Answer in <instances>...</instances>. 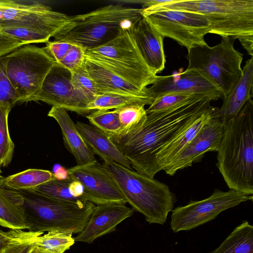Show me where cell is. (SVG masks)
Instances as JSON below:
<instances>
[{"label": "cell", "mask_w": 253, "mask_h": 253, "mask_svg": "<svg viewBox=\"0 0 253 253\" xmlns=\"http://www.w3.org/2000/svg\"><path fill=\"white\" fill-rule=\"evenodd\" d=\"M11 189L14 201L21 209L30 232L61 231L79 234L95 207L90 202L80 204L53 199L34 189Z\"/></svg>", "instance_id": "3"}, {"label": "cell", "mask_w": 253, "mask_h": 253, "mask_svg": "<svg viewBox=\"0 0 253 253\" xmlns=\"http://www.w3.org/2000/svg\"><path fill=\"white\" fill-rule=\"evenodd\" d=\"M0 175V225L10 229H27L23 212L14 202L11 190L2 183Z\"/></svg>", "instance_id": "24"}, {"label": "cell", "mask_w": 253, "mask_h": 253, "mask_svg": "<svg viewBox=\"0 0 253 253\" xmlns=\"http://www.w3.org/2000/svg\"><path fill=\"white\" fill-rule=\"evenodd\" d=\"M69 177L83 185L84 198L94 205L112 203L125 204V198L109 170L96 160L67 169Z\"/></svg>", "instance_id": "14"}, {"label": "cell", "mask_w": 253, "mask_h": 253, "mask_svg": "<svg viewBox=\"0 0 253 253\" xmlns=\"http://www.w3.org/2000/svg\"><path fill=\"white\" fill-rule=\"evenodd\" d=\"M211 96L196 95L172 107L147 115L131 132L109 137L136 172L154 178V161L160 149L192 119L211 106Z\"/></svg>", "instance_id": "1"}, {"label": "cell", "mask_w": 253, "mask_h": 253, "mask_svg": "<svg viewBox=\"0 0 253 253\" xmlns=\"http://www.w3.org/2000/svg\"><path fill=\"white\" fill-rule=\"evenodd\" d=\"M54 175L58 179H64L69 177L67 169L64 168H60L56 173H54Z\"/></svg>", "instance_id": "44"}, {"label": "cell", "mask_w": 253, "mask_h": 253, "mask_svg": "<svg viewBox=\"0 0 253 253\" xmlns=\"http://www.w3.org/2000/svg\"><path fill=\"white\" fill-rule=\"evenodd\" d=\"M141 11L118 3L70 16L71 24L54 40L75 44L85 51L97 47L116 38L122 29L132 25L141 16Z\"/></svg>", "instance_id": "5"}, {"label": "cell", "mask_w": 253, "mask_h": 253, "mask_svg": "<svg viewBox=\"0 0 253 253\" xmlns=\"http://www.w3.org/2000/svg\"><path fill=\"white\" fill-rule=\"evenodd\" d=\"M199 13L210 25V33L239 41L253 56V0H171L154 6Z\"/></svg>", "instance_id": "4"}, {"label": "cell", "mask_w": 253, "mask_h": 253, "mask_svg": "<svg viewBox=\"0 0 253 253\" xmlns=\"http://www.w3.org/2000/svg\"><path fill=\"white\" fill-rule=\"evenodd\" d=\"M31 101H41L82 115L90 112L87 107L90 102L73 86L71 72L56 62Z\"/></svg>", "instance_id": "13"}, {"label": "cell", "mask_w": 253, "mask_h": 253, "mask_svg": "<svg viewBox=\"0 0 253 253\" xmlns=\"http://www.w3.org/2000/svg\"><path fill=\"white\" fill-rule=\"evenodd\" d=\"M145 106L142 104H133L117 109L123 128L122 132L118 135L133 131L143 125L147 115Z\"/></svg>", "instance_id": "32"}, {"label": "cell", "mask_w": 253, "mask_h": 253, "mask_svg": "<svg viewBox=\"0 0 253 253\" xmlns=\"http://www.w3.org/2000/svg\"><path fill=\"white\" fill-rule=\"evenodd\" d=\"M234 41L222 38L213 46L207 44L192 47L186 57L187 69L204 75L223 92L224 97L232 91L242 72L243 55L234 48Z\"/></svg>", "instance_id": "8"}, {"label": "cell", "mask_w": 253, "mask_h": 253, "mask_svg": "<svg viewBox=\"0 0 253 253\" xmlns=\"http://www.w3.org/2000/svg\"><path fill=\"white\" fill-rule=\"evenodd\" d=\"M43 234L21 229H10L6 232L0 229V253L16 245L32 241Z\"/></svg>", "instance_id": "35"}, {"label": "cell", "mask_w": 253, "mask_h": 253, "mask_svg": "<svg viewBox=\"0 0 253 253\" xmlns=\"http://www.w3.org/2000/svg\"><path fill=\"white\" fill-rule=\"evenodd\" d=\"M72 234L68 232L50 231L36 237L32 244L50 253H64L75 243Z\"/></svg>", "instance_id": "28"}, {"label": "cell", "mask_w": 253, "mask_h": 253, "mask_svg": "<svg viewBox=\"0 0 253 253\" xmlns=\"http://www.w3.org/2000/svg\"><path fill=\"white\" fill-rule=\"evenodd\" d=\"M69 188L71 194L74 197L86 201L83 197L84 188L80 181L73 180L69 186Z\"/></svg>", "instance_id": "41"}, {"label": "cell", "mask_w": 253, "mask_h": 253, "mask_svg": "<svg viewBox=\"0 0 253 253\" xmlns=\"http://www.w3.org/2000/svg\"><path fill=\"white\" fill-rule=\"evenodd\" d=\"M12 247H10V248L7 249L5 250V251H3L2 252H1L0 253H10Z\"/></svg>", "instance_id": "47"}, {"label": "cell", "mask_w": 253, "mask_h": 253, "mask_svg": "<svg viewBox=\"0 0 253 253\" xmlns=\"http://www.w3.org/2000/svg\"><path fill=\"white\" fill-rule=\"evenodd\" d=\"M132 25L122 29L116 38L86 50L85 53L141 90H146L157 75L151 71L140 52L132 34Z\"/></svg>", "instance_id": "7"}, {"label": "cell", "mask_w": 253, "mask_h": 253, "mask_svg": "<svg viewBox=\"0 0 253 253\" xmlns=\"http://www.w3.org/2000/svg\"><path fill=\"white\" fill-rule=\"evenodd\" d=\"M85 63L98 94L119 93L153 99L148 88L146 90H141L86 53Z\"/></svg>", "instance_id": "20"}, {"label": "cell", "mask_w": 253, "mask_h": 253, "mask_svg": "<svg viewBox=\"0 0 253 253\" xmlns=\"http://www.w3.org/2000/svg\"><path fill=\"white\" fill-rule=\"evenodd\" d=\"M224 124L220 118H212L163 170L172 176L178 170L200 161L207 152H217L223 137Z\"/></svg>", "instance_id": "16"}, {"label": "cell", "mask_w": 253, "mask_h": 253, "mask_svg": "<svg viewBox=\"0 0 253 253\" xmlns=\"http://www.w3.org/2000/svg\"><path fill=\"white\" fill-rule=\"evenodd\" d=\"M47 115L54 119L60 126L65 144L75 157L77 165H84L96 161L94 153L81 136L67 110L52 106Z\"/></svg>", "instance_id": "22"}, {"label": "cell", "mask_w": 253, "mask_h": 253, "mask_svg": "<svg viewBox=\"0 0 253 253\" xmlns=\"http://www.w3.org/2000/svg\"><path fill=\"white\" fill-rule=\"evenodd\" d=\"M248 196L234 190L223 191L215 189L208 198L200 201H191L184 206L172 210L170 223L174 233L187 231L209 222L223 211L241 203L253 200Z\"/></svg>", "instance_id": "11"}, {"label": "cell", "mask_w": 253, "mask_h": 253, "mask_svg": "<svg viewBox=\"0 0 253 253\" xmlns=\"http://www.w3.org/2000/svg\"><path fill=\"white\" fill-rule=\"evenodd\" d=\"M215 108V107L210 106L192 119L160 149L155 158L154 171L155 175L173 161L203 126L214 117Z\"/></svg>", "instance_id": "19"}, {"label": "cell", "mask_w": 253, "mask_h": 253, "mask_svg": "<svg viewBox=\"0 0 253 253\" xmlns=\"http://www.w3.org/2000/svg\"><path fill=\"white\" fill-rule=\"evenodd\" d=\"M148 91L154 100L166 94L175 93L208 95L214 101L224 97L223 92L204 75L187 68L170 75L157 76Z\"/></svg>", "instance_id": "15"}, {"label": "cell", "mask_w": 253, "mask_h": 253, "mask_svg": "<svg viewBox=\"0 0 253 253\" xmlns=\"http://www.w3.org/2000/svg\"><path fill=\"white\" fill-rule=\"evenodd\" d=\"M134 210L125 204L112 203L95 206L83 230L75 241L91 243L96 239L115 230L116 226L131 216Z\"/></svg>", "instance_id": "17"}, {"label": "cell", "mask_w": 253, "mask_h": 253, "mask_svg": "<svg viewBox=\"0 0 253 253\" xmlns=\"http://www.w3.org/2000/svg\"><path fill=\"white\" fill-rule=\"evenodd\" d=\"M91 125L107 134L109 137L120 134L123 128L117 109L98 110L86 115Z\"/></svg>", "instance_id": "31"}, {"label": "cell", "mask_w": 253, "mask_h": 253, "mask_svg": "<svg viewBox=\"0 0 253 253\" xmlns=\"http://www.w3.org/2000/svg\"><path fill=\"white\" fill-rule=\"evenodd\" d=\"M132 34L140 52L147 66L155 75L165 68L164 38L142 16L134 23Z\"/></svg>", "instance_id": "18"}, {"label": "cell", "mask_w": 253, "mask_h": 253, "mask_svg": "<svg viewBox=\"0 0 253 253\" xmlns=\"http://www.w3.org/2000/svg\"><path fill=\"white\" fill-rule=\"evenodd\" d=\"M75 124L87 146L104 163L114 162L132 169L128 161L107 134L92 125L81 122Z\"/></svg>", "instance_id": "23"}, {"label": "cell", "mask_w": 253, "mask_h": 253, "mask_svg": "<svg viewBox=\"0 0 253 253\" xmlns=\"http://www.w3.org/2000/svg\"><path fill=\"white\" fill-rule=\"evenodd\" d=\"M25 45L27 44L8 34L0 31V57Z\"/></svg>", "instance_id": "40"}, {"label": "cell", "mask_w": 253, "mask_h": 253, "mask_svg": "<svg viewBox=\"0 0 253 253\" xmlns=\"http://www.w3.org/2000/svg\"><path fill=\"white\" fill-rule=\"evenodd\" d=\"M30 253H50L48 252L42 250L39 248L34 246L33 249L32 250Z\"/></svg>", "instance_id": "46"}, {"label": "cell", "mask_w": 253, "mask_h": 253, "mask_svg": "<svg viewBox=\"0 0 253 253\" xmlns=\"http://www.w3.org/2000/svg\"><path fill=\"white\" fill-rule=\"evenodd\" d=\"M6 0H0V26L3 24V11L5 6Z\"/></svg>", "instance_id": "45"}, {"label": "cell", "mask_w": 253, "mask_h": 253, "mask_svg": "<svg viewBox=\"0 0 253 253\" xmlns=\"http://www.w3.org/2000/svg\"><path fill=\"white\" fill-rule=\"evenodd\" d=\"M153 99L146 97L137 96L132 95L119 93H101L88 105V109L90 111L103 110L117 109L133 104L151 105Z\"/></svg>", "instance_id": "27"}, {"label": "cell", "mask_w": 253, "mask_h": 253, "mask_svg": "<svg viewBox=\"0 0 253 253\" xmlns=\"http://www.w3.org/2000/svg\"><path fill=\"white\" fill-rule=\"evenodd\" d=\"M73 180L70 177L64 179L55 178L33 189L46 196L59 200L80 204H84L89 202L76 198L71 194L69 186Z\"/></svg>", "instance_id": "30"}, {"label": "cell", "mask_w": 253, "mask_h": 253, "mask_svg": "<svg viewBox=\"0 0 253 253\" xmlns=\"http://www.w3.org/2000/svg\"><path fill=\"white\" fill-rule=\"evenodd\" d=\"M1 172V170L0 169V173Z\"/></svg>", "instance_id": "48"}, {"label": "cell", "mask_w": 253, "mask_h": 253, "mask_svg": "<svg viewBox=\"0 0 253 253\" xmlns=\"http://www.w3.org/2000/svg\"><path fill=\"white\" fill-rule=\"evenodd\" d=\"M71 74V82L75 88L91 102L98 94L89 76L85 63Z\"/></svg>", "instance_id": "34"}, {"label": "cell", "mask_w": 253, "mask_h": 253, "mask_svg": "<svg viewBox=\"0 0 253 253\" xmlns=\"http://www.w3.org/2000/svg\"><path fill=\"white\" fill-rule=\"evenodd\" d=\"M210 253H253V226L244 221Z\"/></svg>", "instance_id": "25"}, {"label": "cell", "mask_w": 253, "mask_h": 253, "mask_svg": "<svg viewBox=\"0 0 253 253\" xmlns=\"http://www.w3.org/2000/svg\"><path fill=\"white\" fill-rule=\"evenodd\" d=\"M85 60V49L73 44L63 59L57 63L72 73L81 67Z\"/></svg>", "instance_id": "37"}, {"label": "cell", "mask_w": 253, "mask_h": 253, "mask_svg": "<svg viewBox=\"0 0 253 253\" xmlns=\"http://www.w3.org/2000/svg\"><path fill=\"white\" fill-rule=\"evenodd\" d=\"M3 23L0 27L21 26L47 33L54 38L71 24L70 16L54 11L39 1L26 3L7 0L3 11Z\"/></svg>", "instance_id": "12"}, {"label": "cell", "mask_w": 253, "mask_h": 253, "mask_svg": "<svg viewBox=\"0 0 253 253\" xmlns=\"http://www.w3.org/2000/svg\"><path fill=\"white\" fill-rule=\"evenodd\" d=\"M14 105L0 101V166L5 167L11 162L14 149L9 132L8 117Z\"/></svg>", "instance_id": "29"}, {"label": "cell", "mask_w": 253, "mask_h": 253, "mask_svg": "<svg viewBox=\"0 0 253 253\" xmlns=\"http://www.w3.org/2000/svg\"><path fill=\"white\" fill-rule=\"evenodd\" d=\"M140 13L164 38L174 40L187 50L207 44L204 37L210 33V25L201 13L156 6L141 8Z\"/></svg>", "instance_id": "10"}, {"label": "cell", "mask_w": 253, "mask_h": 253, "mask_svg": "<svg viewBox=\"0 0 253 253\" xmlns=\"http://www.w3.org/2000/svg\"><path fill=\"white\" fill-rule=\"evenodd\" d=\"M7 78L18 102L31 101L55 64L44 47L25 45L3 56Z\"/></svg>", "instance_id": "9"}, {"label": "cell", "mask_w": 253, "mask_h": 253, "mask_svg": "<svg viewBox=\"0 0 253 253\" xmlns=\"http://www.w3.org/2000/svg\"><path fill=\"white\" fill-rule=\"evenodd\" d=\"M32 241L18 244L12 247L10 253H30L34 247Z\"/></svg>", "instance_id": "42"}, {"label": "cell", "mask_w": 253, "mask_h": 253, "mask_svg": "<svg viewBox=\"0 0 253 253\" xmlns=\"http://www.w3.org/2000/svg\"><path fill=\"white\" fill-rule=\"evenodd\" d=\"M171 0H141L131 1V2L139 3L142 5V9L147 8L150 7L163 4L170 2Z\"/></svg>", "instance_id": "43"}, {"label": "cell", "mask_w": 253, "mask_h": 253, "mask_svg": "<svg viewBox=\"0 0 253 253\" xmlns=\"http://www.w3.org/2000/svg\"><path fill=\"white\" fill-rule=\"evenodd\" d=\"M54 173L49 170L28 169L6 177L1 176L3 184L16 190L33 189L55 178Z\"/></svg>", "instance_id": "26"}, {"label": "cell", "mask_w": 253, "mask_h": 253, "mask_svg": "<svg viewBox=\"0 0 253 253\" xmlns=\"http://www.w3.org/2000/svg\"><path fill=\"white\" fill-rule=\"evenodd\" d=\"M253 96V57L246 61L242 74L230 93L223 99L220 108L216 107L213 117L224 122L235 117Z\"/></svg>", "instance_id": "21"}, {"label": "cell", "mask_w": 253, "mask_h": 253, "mask_svg": "<svg viewBox=\"0 0 253 253\" xmlns=\"http://www.w3.org/2000/svg\"><path fill=\"white\" fill-rule=\"evenodd\" d=\"M0 31L10 35L14 38L30 43L47 42L52 36L46 32L30 27L21 26H5L0 27Z\"/></svg>", "instance_id": "33"}, {"label": "cell", "mask_w": 253, "mask_h": 253, "mask_svg": "<svg viewBox=\"0 0 253 253\" xmlns=\"http://www.w3.org/2000/svg\"><path fill=\"white\" fill-rule=\"evenodd\" d=\"M196 95L185 93H169L154 99L146 109L147 114L172 107Z\"/></svg>", "instance_id": "36"}, {"label": "cell", "mask_w": 253, "mask_h": 253, "mask_svg": "<svg viewBox=\"0 0 253 253\" xmlns=\"http://www.w3.org/2000/svg\"><path fill=\"white\" fill-rule=\"evenodd\" d=\"M134 211L149 224H164L173 209L175 195L165 183L114 162L103 164Z\"/></svg>", "instance_id": "6"}, {"label": "cell", "mask_w": 253, "mask_h": 253, "mask_svg": "<svg viewBox=\"0 0 253 253\" xmlns=\"http://www.w3.org/2000/svg\"><path fill=\"white\" fill-rule=\"evenodd\" d=\"M3 57H0V101L14 105L18 98L6 75Z\"/></svg>", "instance_id": "38"}, {"label": "cell", "mask_w": 253, "mask_h": 253, "mask_svg": "<svg viewBox=\"0 0 253 253\" xmlns=\"http://www.w3.org/2000/svg\"><path fill=\"white\" fill-rule=\"evenodd\" d=\"M73 43L61 40H53L46 42L44 47L48 53L59 62L65 56Z\"/></svg>", "instance_id": "39"}, {"label": "cell", "mask_w": 253, "mask_h": 253, "mask_svg": "<svg viewBox=\"0 0 253 253\" xmlns=\"http://www.w3.org/2000/svg\"><path fill=\"white\" fill-rule=\"evenodd\" d=\"M216 166L230 189L253 194V100L224 122Z\"/></svg>", "instance_id": "2"}]
</instances>
